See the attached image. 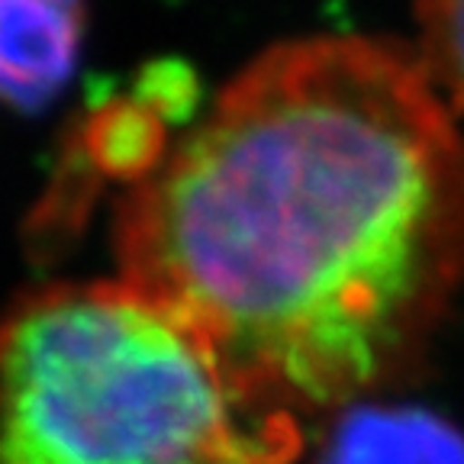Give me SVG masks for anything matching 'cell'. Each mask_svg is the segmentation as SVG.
<instances>
[{
    "label": "cell",
    "instance_id": "cell-1",
    "mask_svg": "<svg viewBox=\"0 0 464 464\" xmlns=\"http://www.w3.org/2000/svg\"><path fill=\"white\" fill-rule=\"evenodd\" d=\"M455 116L397 39L271 45L120 197V281L255 420L368 400L420 368L464 284Z\"/></svg>",
    "mask_w": 464,
    "mask_h": 464
},
{
    "label": "cell",
    "instance_id": "cell-2",
    "mask_svg": "<svg viewBox=\"0 0 464 464\" xmlns=\"http://www.w3.org/2000/svg\"><path fill=\"white\" fill-rule=\"evenodd\" d=\"M207 348L126 281L43 284L0 313V464H287Z\"/></svg>",
    "mask_w": 464,
    "mask_h": 464
},
{
    "label": "cell",
    "instance_id": "cell-3",
    "mask_svg": "<svg viewBox=\"0 0 464 464\" xmlns=\"http://www.w3.org/2000/svg\"><path fill=\"white\" fill-rule=\"evenodd\" d=\"M87 0H0V107L39 113L74 78Z\"/></svg>",
    "mask_w": 464,
    "mask_h": 464
},
{
    "label": "cell",
    "instance_id": "cell-4",
    "mask_svg": "<svg viewBox=\"0 0 464 464\" xmlns=\"http://www.w3.org/2000/svg\"><path fill=\"white\" fill-rule=\"evenodd\" d=\"M313 464H464V432L432 410L368 397L335 410Z\"/></svg>",
    "mask_w": 464,
    "mask_h": 464
},
{
    "label": "cell",
    "instance_id": "cell-5",
    "mask_svg": "<svg viewBox=\"0 0 464 464\" xmlns=\"http://www.w3.org/2000/svg\"><path fill=\"white\" fill-rule=\"evenodd\" d=\"M171 116L139 91L91 107L72 132L65 168L78 181H120L132 188L161 165L171 149Z\"/></svg>",
    "mask_w": 464,
    "mask_h": 464
},
{
    "label": "cell",
    "instance_id": "cell-6",
    "mask_svg": "<svg viewBox=\"0 0 464 464\" xmlns=\"http://www.w3.org/2000/svg\"><path fill=\"white\" fill-rule=\"evenodd\" d=\"M416 55L455 113H464V0H413Z\"/></svg>",
    "mask_w": 464,
    "mask_h": 464
}]
</instances>
